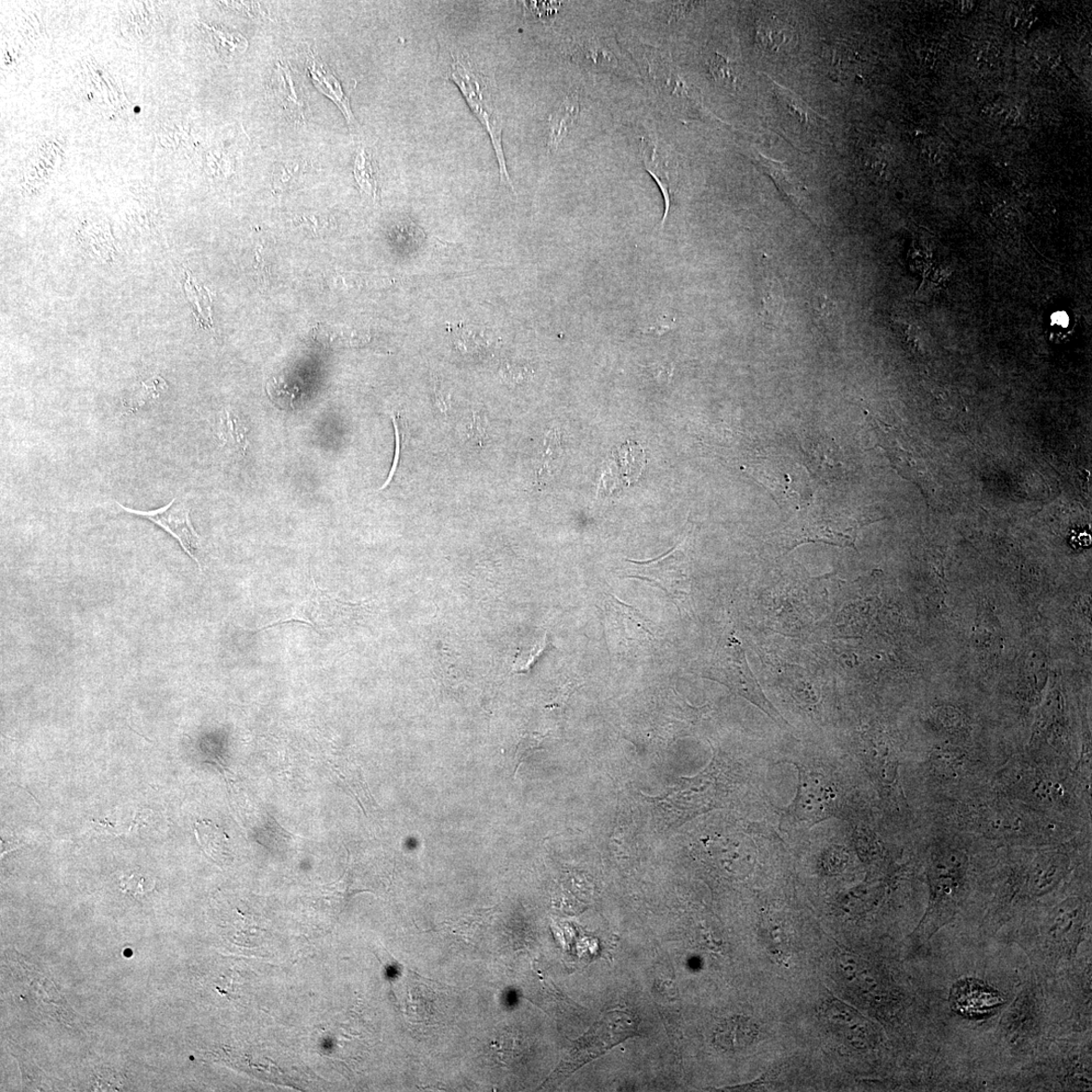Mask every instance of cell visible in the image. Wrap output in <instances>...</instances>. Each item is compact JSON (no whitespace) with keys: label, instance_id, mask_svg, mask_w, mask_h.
Here are the masks:
<instances>
[{"label":"cell","instance_id":"obj_1","mask_svg":"<svg viewBox=\"0 0 1092 1092\" xmlns=\"http://www.w3.org/2000/svg\"><path fill=\"white\" fill-rule=\"evenodd\" d=\"M994 799L978 800L959 806L956 824L967 833L1010 844L1064 838L1063 825L1048 814L1001 793Z\"/></svg>","mask_w":1092,"mask_h":1092},{"label":"cell","instance_id":"obj_2","mask_svg":"<svg viewBox=\"0 0 1092 1092\" xmlns=\"http://www.w3.org/2000/svg\"><path fill=\"white\" fill-rule=\"evenodd\" d=\"M443 75L457 85L492 140L500 168V182L514 191L505 161L503 123L496 104V86L468 51L445 48L440 52Z\"/></svg>","mask_w":1092,"mask_h":1092},{"label":"cell","instance_id":"obj_3","mask_svg":"<svg viewBox=\"0 0 1092 1092\" xmlns=\"http://www.w3.org/2000/svg\"><path fill=\"white\" fill-rule=\"evenodd\" d=\"M967 852L949 844L932 847L928 863L929 905L915 932L919 942H928L957 914L968 881Z\"/></svg>","mask_w":1092,"mask_h":1092},{"label":"cell","instance_id":"obj_4","mask_svg":"<svg viewBox=\"0 0 1092 1092\" xmlns=\"http://www.w3.org/2000/svg\"><path fill=\"white\" fill-rule=\"evenodd\" d=\"M998 784L1001 793L1044 813L1072 810V785L1037 760L1012 761L999 774Z\"/></svg>","mask_w":1092,"mask_h":1092},{"label":"cell","instance_id":"obj_5","mask_svg":"<svg viewBox=\"0 0 1092 1092\" xmlns=\"http://www.w3.org/2000/svg\"><path fill=\"white\" fill-rule=\"evenodd\" d=\"M640 1021L633 1012L612 1009L577 1039L541 1087L560 1086L578 1069L606 1054L628 1039L640 1036Z\"/></svg>","mask_w":1092,"mask_h":1092},{"label":"cell","instance_id":"obj_6","mask_svg":"<svg viewBox=\"0 0 1092 1092\" xmlns=\"http://www.w3.org/2000/svg\"><path fill=\"white\" fill-rule=\"evenodd\" d=\"M705 677L722 682L738 696L753 703L777 724L788 726V722L761 691L752 670L749 669L744 648L734 637H731L722 650L716 653Z\"/></svg>","mask_w":1092,"mask_h":1092},{"label":"cell","instance_id":"obj_7","mask_svg":"<svg viewBox=\"0 0 1092 1092\" xmlns=\"http://www.w3.org/2000/svg\"><path fill=\"white\" fill-rule=\"evenodd\" d=\"M716 780L712 773L703 772L693 778H682L665 798L653 799L669 826H679L701 813L715 809Z\"/></svg>","mask_w":1092,"mask_h":1092},{"label":"cell","instance_id":"obj_8","mask_svg":"<svg viewBox=\"0 0 1092 1092\" xmlns=\"http://www.w3.org/2000/svg\"><path fill=\"white\" fill-rule=\"evenodd\" d=\"M1086 918V906L1080 898H1067L1055 906L1043 926L1046 949L1055 957H1072L1082 941Z\"/></svg>","mask_w":1092,"mask_h":1092},{"label":"cell","instance_id":"obj_9","mask_svg":"<svg viewBox=\"0 0 1092 1092\" xmlns=\"http://www.w3.org/2000/svg\"><path fill=\"white\" fill-rule=\"evenodd\" d=\"M352 606L339 600L326 590L318 588L313 579L312 588L306 598L288 616L271 621L258 630L291 621L310 625L320 632H332L344 625L351 614Z\"/></svg>","mask_w":1092,"mask_h":1092},{"label":"cell","instance_id":"obj_10","mask_svg":"<svg viewBox=\"0 0 1092 1092\" xmlns=\"http://www.w3.org/2000/svg\"><path fill=\"white\" fill-rule=\"evenodd\" d=\"M1072 869L1071 852L1064 847L1046 849L1034 855L1020 880V895L1039 900L1053 892Z\"/></svg>","mask_w":1092,"mask_h":1092},{"label":"cell","instance_id":"obj_11","mask_svg":"<svg viewBox=\"0 0 1092 1092\" xmlns=\"http://www.w3.org/2000/svg\"><path fill=\"white\" fill-rule=\"evenodd\" d=\"M836 793L822 774L800 770L798 794L792 806L795 819L803 824H816L833 812Z\"/></svg>","mask_w":1092,"mask_h":1092},{"label":"cell","instance_id":"obj_12","mask_svg":"<svg viewBox=\"0 0 1092 1092\" xmlns=\"http://www.w3.org/2000/svg\"><path fill=\"white\" fill-rule=\"evenodd\" d=\"M118 505L124 512L150 520L172 534L181 548L201 566L197 556L202 549L201 538L191 525L189 509L185 504H176V499H174L168 505L154 511H139Z\"/></svg>","mask_w":1092,"mask_h":1092},{"label":"cell","instance_id":"obj_13","mask_svg":"<svg viewBox=\"0 0 1092 1092\" xmlns=\"http://www.w3.org/2000/svg\"><path fill=\"white\" fill-rule=\"evenodd\" d=\"M268 94L289 119L306 123L305 90L300 78L289 66L278 63L270 79Z\"/></svg>","mask_w":1092,"mask_h":1092},{"label":"cell","instance_id":"obj_14","mask_svg":"<svg viewBox=\"0 0 1092 1092\" xmlns=\"http://www.w3.org/2000/svg\"><path fill=\"white\" fill-rule=\"evenodd\" d=\"M1040 1008L1036 994L1026 989L1007 1010L1001 1026L1007 1037L1017 1042L1032 1037L1039 1028Z\"/></svg>","mask_w":1092,"mask_h":1092},{"label":"cell","instance_id":"obj_15","mask_svg":"<svg viewBox=\"0 0 1092 1092\" xmlns=\"http://www.w3.org/2000/svg\"><path fill=\"white\" fill-rule=\"evenodd\" d=\"M306 66H308V71L318 90L335 102L349 124H356V118L354 112L351 110L349 98L344 94L343 86H341L332 72L330 71V68L311 50L308 55V59H306Z\"/></svg>","mask_w":1092,"mask_h":1092},{"label":"cell","instance_id":"obj_16","mask_svg":"<svg viewBox=\"0 0 1092 1092\" xmlns=\"http://www.w3.org/2000/svg\"><path fill=\"white\" fill-rule=\"evenodd\" d=\"M972 760L966 759L956 750H940L932 756L930 773L932 779L942 785H953L964 781L969 775Z\"/></svg>","mask_w":1092,"mask_h":1092},{"label":"cell","instance_id":"obj_17","mask_svg":"<svg viewBox=\"0 0 1092 1092\" xmlns=\"http://www.w3.org/2000/svg\"><path fill=\"white\" fill-rule=\"evenodd\" d=\"M579 112V102L577 95L568 96L550 116L549 148L556 151L568 133L573 129Z\"/></svg>","mask_w":1092,"mask_h":1092},{"label":"cell","instance_id":"obj_18","mask_svg":"<svg viewBox=\"0 0 1092 1092\" xmlns=\"http://www.w3.org/2000/svg\"><path fill=\"white\" fill-rule=\"evenodd\" d=\"M195 830L200 846L211 858L217 862L230 858V839L220 826L210 821H201L196 824Z\"/></svg>","mask_w":1092,"mask_h":1092},{"label":"cell","instance_id":"obj_19","mask_svg":"<svg viewBox=\"0 0 1092 1092\" xmlns=\"http://www.w3.org/2000/svg\"><path fill=\"white\" fill-rule=\"evenodd\" d=\"M758 1028L753 1021L738 1018L724 1023L716 1034V1041L725 1049L744 1048L757 1038Z\"/></svg>","mask_w":1092,"mask_h":1092},{"label":"cell","instance_id":"obj_20","mask_svg":"<svg viewBox=\"0 0 1092 1092\" xmlns=\"http://www.w3.org/2000/svg\"><path fill=\"white\" fill-rule=\"evenodd\" d=\"M315 336L321 344L337 347L359 346L366 344L370 340V335L366 333L323 326L315 330Z\"/></svg>","mask_w":1092,"mask_h":1092},{"label":"cell","instance_id":"obj_21","mask_svg":"<svg viewBox=\"0 0 1092 1092\" xmlns=\"http://www.w3.org/2000/svg\"><path fill=\"white\" fill-rule=\"evenodd\" d=\"M355 175L360 188L374 200L378 199L377 169H375L371 155L364 148L359 150L356 158Z\"/></svg>","mask_w":1092,"mask_h":1092},{"label":"cell","instance_id":"obj_22","mask_svg":"<svg viewBox=\"0 0 1092 1092\" xmlns=\"http://www.w3.org/2000/svg\"><path fill=\"white\" fill-rule=\"evenodd\" d=\"M266 392L270 400L281 409H292L294 400L299 393L298 386L290 383L272 379L267 383Z\"/></svg>","mask_w":1092,"mask_h":1092},{"label":"cell","instance_id":"obj_23","mask_svg":"<svg viewBox=\"0 0 1092 1092\" xmlns=\"http://www.w3.org/2000/svg\"><path fill=\"white\" fill-rule=\"evenodd\" d=\"M709 72L716 83L726 87L736 86L737 73L734 64L725 59L723 56L713 55L709 61Z\"/></svg>","mask_w":1092,"mask_h":1092},{"label":"cell","instance_id":"obj_24","mask_svg":"<svg viewBox=\"0 0 1092 1092\" xmlns=\"http://www.w3.org/2000/svg\"><path fill=\"white\" fill-rule=\"evenodd\" d=\"M465 436L466 439L473 442L474 446L484 447L488 439V421L482 411L475 410L473 412L468 423H466Z\"/></svg>","mask_w":1092,"mask_h":1092},{"label":"cell","instance_id":"obj_25","mask_svg":"<svg viewBox=\"0 0 1092 1092\" xmlns=\"http://www.w3.org/2000/svg\"><path fill=\"white\" fill-rule=\"evenodd\" d=\"M154 882L140 874L124 876L121 879V890L133 897H141L154 889Z\"/></svg>","mask_w":1092,"mask_h":1092},{"label":"cell","instance_id":"obj_26","mask_svg":"<svg viewBox=\"0 0 1092 1092\" xmlns=\"http://www.w3.org/2000/svg\"><path fill=\"white\" fill-rule=\"evenodd\" d=\"M392 419H393V423H394L395 431H396V452H395L394 463L392 465V470L389 474L388 480H386V482L381 488V490H384V488H388L390 486V484L392 483V481L394 479V475L396 473L397 466H399L401 453L403 450V445L405 446V443H406V436H406V430H407L406 428L407 427L405 425L404 420L400 416H396V415H393Z\"/></svg>","mask_w":1092,"mask_h":1092},{"label":"cell","instance_id":"obj_27","mask_svg":"<svg viewBox=\"0 0 1092 1092\" xmlns=\"http://www.w3.org/2000/svg\"><path fill=\"white\" fill-rule=\"evenodd\" d=\"M226 440L232 441L236 450L245 453L247 448L246 430L240 421L228 414L226 420Z\"/></svg>","mask_w":1092,"mask_h":1092},{"label":"cell","instance_id":"obj_28","mask_svg":"<svg viewBox=\"0 0 1092 1092\" xmlns=\"http://www.w3.org/2000/svg\"><path fill=\"white\" fill-rule=\"evenodd\" d=\"M542 739L543 738L541 735H536V734L527 735L526 737H523V739L519 743L517 750H516L515 769H514L515 774L517 773V770L519 769V767L523 763H525L526 760L532 753L536 752V750H538V749H541Z\"/></svg>","mask_w":1092,"mask_h":1092},{"label":"cell","instance_id":"obj_29","mask_svg":"<svg viewBox=\"0 0 1092 1092\" xmlns=\"http://www.w3.org/2000/svg\"><path fill=\"white\" fill-rule=\"evenodd\" d=\"M523 4L534 19L541 20L552 19L561 7V3L556 2H526Z\"/></svg>","mask_w":1092,"mask_h":1092},{"label":"cell","instance_id":"obj_30","mask_svg":"<svg viewBox=\"0 0 1092 1092\" xmlns=\"http://www.w3.org/2000/svg\"><path fill=\"white\" fill-rule=\"evenodd\" d=\"M435 403L437 411L442 415H447L451 409V402L449 395L442 388L438 379L435 380Z\"/></svg>","mask_w":1092,"mask_h":1092},{"label":"cell","instance_id":"obj_31","mask_svg":"<svg viewBox=\"0 0 1092 1092\" xmlns=\"http://www.w3.org/2000/svg\"><path fill=\"white\" fill-rule=\"evenodd\" d=\"M1060 55H1058V54H1052V55L1049 57V61H1048V63H1049L1050 67H1052V68H1053V67H1056L1058 64H1060Z\"/></svg>","mask_w":1092,"mask_h":1092},{"label":"cell","instance_id":"obj_32","mask_svg":"<svg viewBox=\"0 0 1092 1092\" xmlns=\"http://www.w3.org/2000/svg\"><path fill=\"white\" fill-rule=\"evenodd\" d=\"M930 162L932 164H937L941 162L942 157L939 153L936 152V153H931L930 156Z\"/></svg>","mask_w":1092,"mask_h":1092},{"label":"cell","instance_id":"obj_33","mask_svg":"<svg viewBox=\"0 0 1092 1092\" xmlns=\"http://www.w3.org/2000/svg\"><path fill=\"white\" fill-rule=\"evenodd\" d=\"M963 4L964 5H962V10L964 11V13H968V11H970L973 6L972 3H963Z\"/></svg>","mask_w":1092,"mask_h":1092}]
</instances>
